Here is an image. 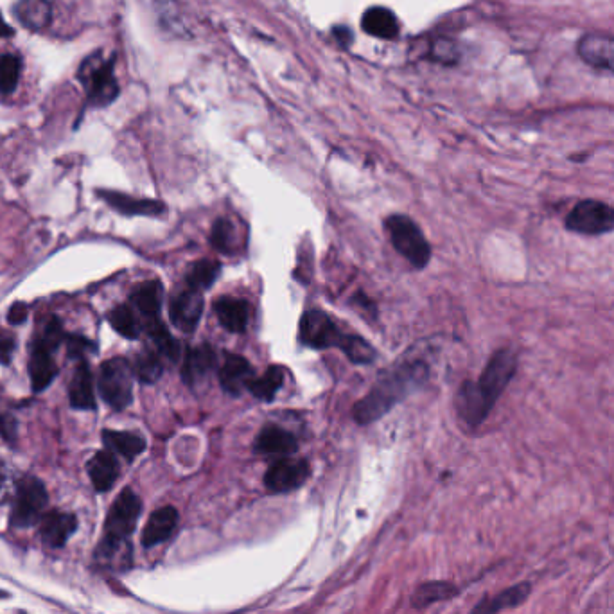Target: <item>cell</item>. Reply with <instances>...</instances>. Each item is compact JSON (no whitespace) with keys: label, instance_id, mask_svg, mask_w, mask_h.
I'll use <instances>...</instances> for the list:
<instances>
[{"label":"cell","instance_id":"d590c367","mask_svg":"<svg viewBox=\"0 0 614 614\" xmlns=\"http://www.w3.org/2000/svg\"><path fill=\"white\" fill-rule=\"evenodd\" d=\"M65 338H67V334L63 331V325L56 316L53 318H49V322L44 325V329H42V333L36 336L35 343L36 345H42L45 349H49V351H58V347L65 342Z\"/></svg>","mask_w":614,"mask_h":614},{"label":"cell","instance_id":"9c48e42d","mask_svg":"<svg viewBox=\"0 0 614 614\" xmlns=\"http://www.w3.org/2000/svg\"><path fill=\"white\" fill-rule=\"evenodd\" d=\"M47 491L44 483L35 476H26L17 483L15 505L11 512L13 527H31L44 514L47 505Z\"/></svg>","mask_w":614,"mask_h":614},{"label":"cell","instance_id":"603a6c76","mask_svg":"<svg viewBox=\"0 0 614 614\" xmlns=\"http://www.w3.org/2000/svg\"><path fill=\"white\" fill-rule=\"evenodd\" d=\"M162 297H164L162 284L158 281H146L132 291L130 300L135 309L144 316V322H150V320L160 318Z\"/></svg>","mask_w":614,"mask_h":614},{"label":"cell","instance_id":"ab89813d","mask_svg":"<svg viewBox=\"0 0 614 614\" xmlns=\"http://www.w3.org/2000/svg\"><path fill=\"white\" fill-rule=\"evenodd\" d=\"M27 315H29V307L26 304H22V302H17V304L9 307L8 322L11 325L24 324Z\"/></svg>","mask_w":614,"mask_h":614},{"label":"cell","instance_id":"e575fe53","mask_svg":"<svg viewBox=\"0 0 614 614\" xmlns=\"http://www.w3.org/2000/svg\"><path fill=\"white\" fill-rule=\"evenodd\" d=\"M20 78V58L17 54L0 56V92L9 94L17 88Z\"/></svg>","mask_w":614,"mask_h":614},{"label":"cell","instance_id":"f1b7e54d","mask_svg":"<svg viewBox=\"0 0 614 614\" xmlns=\"http://www.w3.org/2000/svg\"><path fill=\"white\" fill-rule=\"evenodd\" d=\"M108 322L114 327L117 333L128 338V340H137L141 336L144 325L141 324V320L135 315L132 307L121 304V306L114 307L110 313H108Z\"/></svg>","mask_w":614,"mask_h":614},{"label":"cell","instance_id":"7a4b0ae2","mask_svg":"<svg viewBox=\"0 0 614 614\" xmlns=\"http://www.w3.org/2000/svg\"><path fill=\"white\" fill-rule=\"evenodd\" d=\"M428 376V367L422 361H404L385 372L369 394L354 404L352 417L360 424H372L401 403L406 395L421 385Z\"/></svg>","mask_w":614,"mask_h":614},{"label":"cell","instance_id":"83f0119b","mask_svg":"<svg viewBox=\"0 0 614 614\" xmlns=\"http://www.w3.org/2000/svg\"><path fill=\"white\" fill-rule=\"evenodd\" d=\"M144 329H146V333L150 334L151 342L155 343L157 351L164 358L169 361H178V358H180V343L176 342L175 338L171 336L160 318L144 322Z\"/></svg>","mask_w":614,"mask_h":614},{"label":"cell","instance_id":"52a82bcc","mask_svg":"<svg viewBox=\"0 0 614 614\" xmlns=\"http://www.w3.org/2000/svg\"><path fill=\"white\" fill-rule=\"evenodd\" d=\"M356 334L343 333L333 318L324 311H307L300 320V340L313 349H333L338 347L343 354L351 349Z\"/></svg>","mask_w":614,"mask_h":614},{"label":"cell","instance_id":"7c38bea8","mask_svg":"<svg viewBox=\"0 0 614 614\" xmlns=\"http://www.w3.org/2000/svg\"><path fill=\"white\" fill-rule=\"evenodd\" d=\"M218 365V356L211 345L203 343L198 347H193L185 356L184 365H182V379L185 385L194 386L205 383L211 376L214 369Z\"/></svg>","mask_w":614,"mask_h":614},{"label":"cell","instance_id":"d4e9b609","mask_svg":"<svg viewBox=\"0 0 614 614\" xmlns=\"http://www.w3.org/2000/svg\"><path fill=\"white\" fill-rule=\"evenodd\" d=\"M103 442H105L108 451H112L114 455H121L126 460L142 455V451L146 449V440L142 439L139 433L132 431H103Z\"/></svg>","mask_w":614,"mask_h":614},{"label":"cell","instance_id":"d6a6232c","mask_svg":"<svg viewBox=\"0 0 614 614\" xmlns=\"http://www.w3.org/2000/svg\"><path fill=\"white\" fill-rule=\"evenodd\" d=\"M458 588L451 582H428L422 584L421 588L413 595V606L428 607L435 602H444L449 598L457 597Z\"/></svg>","mask_w":614,"mask_h":614},{"label":"cell","instance_id":"44dd1931","mask_svg":"<svg viewBox=\"0 0 614 614\" xmlns=\"http://www.w3.org/2000/svg\"><path fill=\"white\" fill-rule=\"evenodd\" d=\"M88 476L94 483L96 491L106 492L114 487V483L119 478V462L112 451H99L94 457L90 458L87 464Z\"/></svg>","mask_w":614,"mask_h":614},{"label":"cell","instance_id":"9a60e30c","mask_svg":"<svg viewBox=\"0 0 614 614\" xmlns=\"http://www.w3.org/2000/svg\"><path fill=\"white\" fill-rule=\"evenodd\" d=\"M299 449V442L290 431L279 426H264L255 439V453L268 457H290Z\"/></svg>","mask_w":614,"mask_h":614},{"label":"cell","instance_id":"277c9868","mask_svg":"<svg viewBox=\"0 0 614 614\" xmlns=\"http://www.w3.org/2000/svg\"><path fill=\"white\" fill-rule=\"evenodd\" d=\"M386 230L395 250L403 255L413 268L421 270L430 263V245L412 218L403 214H394L386 220Z\"/></svg>","mask_w":614,"mask_h":614},{"label":"cell","instance_id":"8992f818","mask_svg":"<svg viewBox=\"0 0 614 614\" xmlns=\"http://www.w3.org/2000/svg\"><path fill=\"white\" fill-rule=\"evenodd\" d=\"M566 229L579 236H606L614 230V207L602 200H580L564 220Z\"/></svg>","mask_w":614,"mask_h":614},{"label":"cell","instance_id":"8d00e7d4","mask_svg":"<svg viewBox=\"0 0 614 614\" xmlns=\"http://www.w3.org/2000/svg\"><path fill=\"white\" fill-rule=\"evenodd\" d=\"M65 342H67V352L71 360L85 361V356L96 352L97 349L96 343L81 334H69Z\"/></svg>","mask_w":614,"mask_h":614},{"label":"cell","instance_id":"836d02e7","mask_svg":"<svg viewBox=\"0 0 614 614\" xmlns=\"http://www.w3.org/2000/svg\"><path fill=\"white\" fill-rule=\"evenodd\" d=\"M211 243L218 252L223 254H236L237 250V230L236 225L227 218L214 223L211 232Z\"/></svg>","mask_w":614,"mask_h":614},{"label":"cell","instance_id":"4dcf8cb0","mask_svg":"<svg viewBox=\"0 0 614 614\" xmlns=\"http://www.w3.org/2000/svg\"><path fill=\"white\" fill-rule=\"evenodd\" d=\"M221 266L216 261L211 259H202V261H196L191 264L187 277H185V284L193 290L203 291L207 288H211L212 284L218 279L220 275Z\"/></svg>","mask_w":614,"mask_h":614},{"label":"cell","instance_id":"8fae6325","mask_svg":"<svg viewBox=\"0 0 614 614\" xmlns=\"http://www.w3.org/2000/svg\"><path fill=\"white\" fill-rule=\"evenodd\" d=\"M203 313L202 291L193 290L185 284L184 290L173 295L169 302L171 322L184 333H194Z\"/></svg>","mask_w":614,"mask_h":614},{"label":"cell","instance_id":"3957f363","mask_svg":"<svg viewBox=\"0 0 614 614\" xmlns=\"http://www.w3.org/2000/svg\"><path fill=\"white\" fill-rule=\"evenodd\" d=\"M142 501L132 489H124L108 512L105 539L101 541L99 555L103 561L123 562L130 559L128 539L141 516Z\"/></svg>","mask_w":614,"mask_h":614},{"label":"cell","instance_id":"e0dca14e","mask_svg":"<svg viewBox=\"0 0 614 614\" xmlns=\"http://www.w3.org/2000/svg\"><path fill=\"white\" fill-rule=\"evenodd\" d=\"M532 593L530 582H519L510 588L501 591L494 597L483 598L478 606L469 614H500L514 607L523 606Z\"/></svg>","mask_w":614,"mask_h":614},{"label":"cell","instance_id":"74e56055","mask_svg":"<svg viewBox=\"0 0 614 614\" xmlns=\"http://www.w3.org/2000/svg\"><path fill=\"white\" fill-rule=\"evenodd\" d=\"M15 491H17V483L13 480L11 469L4 462H0V505L6 503L15 494Z\"/></svg>","mask_w":614,"mask_h":614},{"label":"cell","instance_id":"30bf717a","mask_svg":"<svg viewBox=\"0 0 614 614\" xmlns=\"http://www.w3.org/2000/svg\"><path fill=\"white\" fill-rule=\"evenodd\" d=\"M309 473H311V467L306 460L281 458L268 469V473L264 476V485L268 487V491L272 492L295 491L300 485L306 483Z\"/></svg>","mask_w":614,"mask_h":614},{"label":"cell","instance_id":"2e32d148","mask_svg":"<svg viewBox=\"0 0 614 614\" xmlns=\"http://www.w3.org/2000/svg\"><path fill=\"white\" fill-rule=\"evenodd\" d=\"M580 58L584 62L614 74V38L606 35L584 36L579 42Z\"/></svg>","mask_w":614,"mask_h":614},{"label":"cell","instance_id":"6da1fadb","mask_svg":"<svg viewBox=\"0 0 614 614\" xmlns=\"http://www.w3.org/2000/svg\"><path fill=\"white\" fill-rule=\"evenodd\" d=\"M518 372V354L510 347H501L492 354L478 381H465L457 395L460 419L476 428L480 426L492 408L498 403L505 388Z\"/></svg>","mask_w":614,"mask_h":614},{"label":"cell","instance_id":"b9f144b4","mask_svg":"<svg viewBox=\"0 0 614 614\" xmlns=\"http://www.w3.org/2000/svg\"><path fill=\"white\" fill-rule=\"evenodd\" d=\"M13 35V31H11V27L4 22V18L0 17V38L2 36H11Z\"/></svg>","mask_w":614,"mask_h":614},{"label":"cell","instance_id":"4fadbf2b","mask_svg":"<svg viewBox=\"0 0 614 614\" xmlns=\"http://www.w3.org/2000/svg\"><path fill=\"white\" fill-rule=\"evenodd\" d=\"M97 196L105 200L114 211L121 212L124 216H160L166 212V203L148 198H133L128 194L117 191H97Z\"/></svg>","mask_w":614,"mask_h":614},{"label":"cell","instance_id":"5b68a950","mask_svg":"<svg viewBox=\"0 0 614 614\" xmlns=\"http://www.w3.org/2000/svg\"><path fill=\"white\" fill-rule=\"evenodd\" d=\"M133 367L124 358H114L101 365L99 370V394L110 408L121 412L133 401Z\"/></svg>","mask_w":614,"mask_h":614},{"label":"cell","instance_id":"484cf974","mask_svg":"<svg viewBox=\"0 0 614 614\" xmlns=\"http://www.w3.org/2000/svg\"><path fill=\"white\" fill-rule=\"evenodd\" d=\"M361 26L369 35L376 36V38H385V40L395 38L399 33L397 18L390 9L386 8L367 9V13L363 15V20H361Z\"/></svg>","mask_w":614,"mask_h":614},{"label":"cell","instance_id":"d6986e66","mask_svg":"<svg viewBox=\"0 0 614 614\" xmlns=\"http://www.w3.org/2000/svg\"><path fill=\"white\" fill-rule=\"evenodd\" d=\"M78 527V519L65 512H49L40 523V537L45 544L60 548Z\"/></svg>","mask_w":614,"mask_h":614},{"label":"cell","instance_id":"5bb4252c","mask_svg":"<svg viewBox=\"0 0 614 614\" xmlns=\"http://www.w3.org/2000/svg\"><path fill=\"white\" fill-rule=\"evenodd\" d=\"M254 369L250 361L239 354H227L220 369V385L227 394L241 395L248 390V385L254 379Z\"/></svg>","mask_w":614,"mask_h":614},{"label":"cell","instance_id":"60d3db41","mask_svg":"<svg viewBox=\"0 0 614 614\" xmlns=\"http://www.w3.org/2000/svg\"><path fill=\"white\" fill-rule=\"evenodd\" d=\"M13 351H15V340H11L8 336H0V363L2 365H9Z\"/></svg>","mask_w":614,"mask_h":614},{"label":"cell","instance_id":"f546056e","mask_svg":"<svg viewBox=\"0 0 614 614\" xmlns=\"http://www.w3.org/2000/svg\"><path fill=\"white\" fill-rule=\"evenodd\" d=\"M162 354L153 349H144L135 356V363H133V372L135 376L142 383L150 385V383H157L162 372H164V363H162Z\"/></svg>","mask_w":614,"mask_h":614},{"label":"cell","instance_id":"ac0fdd59","mask_svg":"<svg viewBox=\"0 0 614 614\" xmlns=\"http://www.w3.org/2000/svg\"><path fill=\"white\" fill-rule=\"evenodd\" d=\"M250 304L237 297H221L214 302V311L220 320V324L229 333H245L248 322H250Z\"/></svg>","mask_w":614,"mask_h":614},{"label":"cell","instance_id":"cb8c5ba5","mask_svg":"<svg viewBox=\"0 0 614 614\" xmlns=\"http://www.w3.org/2000/svg\"><path fill=\"white\" fill-rule=\"evenodd\" d=\"M69 399L72 408L76 410H94L96 408V394H94V378L88 369L87 361H79L78 369L74 372L71 386H69Z\"/></svg>","mask_w":614,"mask_h":614},{"label":"cell","instance_id":"ba28073f","mask_svg":"<svg viewBox=\"0 0 614 614\" xmlns=\"http://www.w3.org/2000/svg\"><path fill=\"white\" fill-rule=\"evenodd\" d=\"M79 79L87 88L90 103L96 106L110 105L119 94L117 79L114 76V62L106 60L101 54L90 56L79 69Z\"/></svg>","mask_w":614,"mask_h":614},{"label":"cell","instance_id":"1f68e13d","mask_svg":"<svg viewBox=\"0 0 614 614\" xmlns=\"http://www.w3.org/2000/svg\"><path fill=\"white\" fill-rule=\"evenodd\" d=\"M282 383H284V369L279 365H273L264 372L261 378L252 379L248 390L261 401H272L277 392L281 390Z\"/></svg>","mask_w":614,"mask_h":614},{"label":"cell","instance_id":"7402d4cb","mask_svg":"<svg viewBox=\"0 0 614 614\" xmlns=\"http://www.w3.org/2000/svg\"><path fill=\"white\" fill-rule=\"evenodd\" d=\"M53 354V351L33 343L31 360H29V376H31V385L35 392L45 390L58 376V367L54 363Z\"/></svg>","mask_w":614,"mask_h":614},{"label":"cell","instance_id":"ffe728a7","mask_svg":"<svg viewBox=\"0 0 614 614\" xmlns=\"http://www.w3.org/2000/svg\"><path fill=\"white\" fill-rule=\"evenodd\" d=\"M176 525H178V512L175 507H162V509L155 510L142 532V544L150 548V546L164 543L175 534Z\"/></svg>","mask_w":614,"mask_h":614},{"label":"cell","instance_id":"4316f807","mask_svg":"<svg viewBox=\"0 0 614 614\" xmlns=\"http://www.w3.org/2000/svg\"><path fill=\"white\" fill-rule=\"evenodd\" d=\"M17 18L29 29H44L51 20V6L47 0H20Z\"/></svg>","mask_w":614,"mask_h":614},{"label":"cell","instance_id":"f35d334b","mask_svg":"<svg viewBox=\"0 0 614 614\" xmlns=\"http://www.w3.org/2000/svg\"><path fill=\"white\" fill-rule=\"evenodd\" d=\"M18 424L11 415L0 413V439L6 442H15L17 439Z\"/></svg>","mask_w":614,"mask_h":614}]
</instances>
